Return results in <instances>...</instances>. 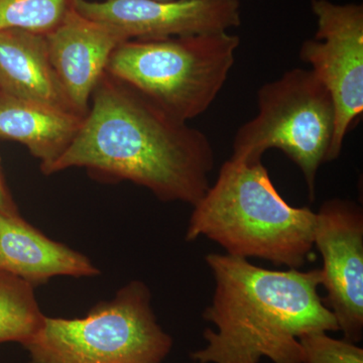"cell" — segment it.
<instances>
[{
	"instance_id": "obj_17",
	"label": "cell",
	"mask_w": 363,
	"mask_h": 363,
	"mask_svg": "<svg viewBox=\"0 0 363 363\" xmlns=\"http://www.w3.org/2000/svg\"><path fill=\"white\" fill-rule=\"evenodd\" d=\"M0 213L7 215H20L18 211L16 203L7 190L2 176L1 168H0Z\"/></svg>"
},
{
	"instance_id": "obj_18",
	"label": "cell",
	"mask_w": 363,
	"mask_h": 363,
	"mask_svg": "<svg viewBox=\"0 0 363 363\" xmlns=\"http://www.w3.org/2000/svg\"><path fill=\"white\" fill-rule=\"evenodd\" d=\"M162 1H171V0H162Z\"/></svg>"
},
{
	"instance_id": "obj_1",
	"label": "cell",
	"mask_w": 363,
	"mask_h": 363,
	"mask_svg": "<svg viewBox=\"0 0 363 363\" xmlns=\"http://www.w3.org/2000/svg\"><path fill=\"white\" fill-rule=\"evenodd\" d=\"M91 101L73 143L45 175L83 168L100 180L133 182L162 202L201 199L215 164L204 133L107 72Z\"/></svg>"
},
{
	"instance_id": "obj_3",
	"label": "cell",
	"mask_w": 363,
	"mask_h": 363,
	"mask_svg": "<svg viewBox=\"0 0 363 363\" xmlns=\"http://www.w3.org/2000/svg\"><path fill=\"white\" fill-rule=\"evenodd\" d=\"M193 207L187 241L204 236L227 255L296 269L314 250L316 212L284 200L262 160L230 157Z\"/></svg>"
},
{
	"instance_id": "obj_11",
	"label": "cell",
	"mask_w": 363,
	"mask_h": 363,
	"mask_svg": "<svg viewBox=\"0 0 363 363\" xmlns=\"http://www.w3.org/2000/svg\"><path fill=\"white\" fill-rule=\"evenodd\" d=\"M0 271L33 288L55 277L92 278L99 269L86 255L51 240L20 215L0 213Z\"/></svg>"
},
{
	"instance_id": "obj_15",
	"label": "cell",
	"mask_w": 363,
	"mask_h": 363,
	"mask_svg": "<svg viewBox=\"0 0 363 363\" xmlns=\"http://www.w3.org/2000/svg\"><path fill=\"white\" fill-rule=\"evenodd\" d=\"M71 0H0V30L47 35L65 18Z\"/></svg>"
},
{
	"instance_id": "obj_7",
	"label": "cell",
	"mask_w": 363,
	"mask_h": 363,
	"mask_svg": "<svg viewBox=\"0 0 363 363\" xmlns=\"http://www.w3.org/2000/svg\"><path fill=\"white\" fill-rule=\"evenodd\" d=\"M317 30L300 59L330 93L335 123L326 162L336 161L345 136L363 113V6L311 0Z\"/></svg>"
},
{
	"instance_id": "obj_14",
	"label": "cell",
	"mask_w": 363,
	"mask_h": 363,
	"mask_svg": "<svg viewBox=\"0 0 363 363\" xmlns=\"http://www.w3.org/2000/svg\"><path fill=\"white\" fill-rule=\"evenodd\" d=\"M44 319L35 288L13 274L0 271V344L23 345L39 330Z\"/></svg>"
},
{
	"instance_id": "obj_8",
	"label": "cell",
	"mask_w": 363,
	"mask_h": 363,
	"mask_svg": "<svg viewBox=\"0 0 363 363\" xmlns=\"http://www.w3.org/2000/svg\"><path fill=\"white\" fill-rule=\"evenodd\" d=\"M314 245L323 259L320 269L327 292L325 305L344 339L358 343L363 335V213L355 203L332 199L316 213Z\"/></svg>"
},
{
	"instance_id": "obj_12",
	"label": "cell",
	"mask_w": 363,
	"mask_h": 363,
	"mask_svg": "<svg viewBox=\"0 0 363 363\" xmlns=\"http://www.w3.org/2000/svg\"><path fill=\"white\" fill-rule=\"evenodd\" d=\"M0 93L79 114L52 68L43 33L0 30Z\"/></svg>"
},
{
	"instance_id": "obj_5",
	"label": "cell",
	"mask_w": 363,
	"mask_h": 363,
	"mask_svg": "<svg viewBox=\"0 0 363 363\" xmlns=\"http://www.w3.org/2000/svg\"><path fill=\"white\" fill-rule=\"evenodd\" d=\"M30 363H162L173 339L157 323L152 293L133 281L86 316H45L23 344Z\"/></svg>"
},
{
	"instance_id": "obj_16",
	"label": "cell",
	"mask_w": 363,
	"mask_h": 363,
	"mask_svg": "<svg viewBox=\"0 0 363 363\" xmlns=\"http://www.w3.org/2000/svg\"><path fill=\"white\" fill-rule=\"evenodd\" d=\"M328 332L315 331L298 337L302 363H363V350L346 339H335Z\"/></svg>"
},
{
	"instance_id": "obj_4",
	"label": "cell",
	"mask_w": 363,
	"mask_h": 363,
	"mask_svg": "<svg viewBox=\"0 0 363 363\" xmlns=\"http://www.w3.org/2000/svg\"><path fill=\"white\" fill-rule=\"evenodd\" d=\"M240 44L230 32L126 40L112 52L106 72L188 123L223 89Z\"/></svg>"
},
{
	"instance_id": "obj_13",
	"label": "cell",
	"mask_w": 363,
	"mask_h": 363,
	"mask_svg": "<svg viewBox=\"0 0 363 363\" xmlns=\"http://www.w3.org/2000/svg\"><path fill=\"white\" fill-rule=\"evenodd\" d=\"M84 116L0 93V138L25 145L43 174L77 135Z\"/></svg>"
},
{
	"instance_id": "obj_9",
	"label": "cell",
	"mask_w": 363,
	"mask_h": 363,
	"mask_svg": "<svg viewBox=\"0 0 363 363\" xmlns=\"http://www.w3.org/2000/svg\"><path fill=\"white\" fill-rule=\"evenodd\" d=\"M79 13L116 28L126 40L229 32L241 23L240 0H71Z\"/></svg>"
},
{
	"instance_id": "obj_2",
	"label": "cell",
	"mask_w": 363,
	"mask_h": 363,
	"mask_svg": "<svg viewBox=\"0 0 363 363\" xmlns=\"http://www.w3.org/2000/svg\"><path fill=\"white\" fill-rule=\"evenodd\" d=\"M205 262L215 288L202 316L215 330L205 329L206 346L191 353L195 363H302L300 336L339 331L318 292L320 269L274 271L227 253Z\"/></svg>"
},
{
	"instance_id": "obj_10",
	"label": "cell",
	"mask_w": 363,
	"mask_h": 363,
	"mask_svg": "<svg viewBox=\"0 0 363 363\" xmlns=\"http://www.w3.org/2000/svg\"><path fill=\"white\" fill-rule=\"evenodd\" d=\"M45 37L52 68L67 96L76 111L86 116L112 52L126 42L125 38L111 26L86 18L72 6Z\"/></svg>"
},
{
	"instance_id": "obj_6",
	"label": "cell",
	"mask_w": 363,
	"mask_h": 363,
	"mask_svg": "<svg viewBox=\"0 0 363 363\" xmlns=\"http://www.w3.org/2000/svg\"><path fill=\"white\" fill-rule=\"evenodd\" d=\"M257 106V116L234 136L231 157L262 160L267 150H281L302 172L314 201L335 123L330 93L311 69L294 68L259 88Z\"/></svg>"
},
{
	"instance_id": "obj_19",
	"label": "cell",
	"mask_w": 363,
	"mask_h": 363,
	"mask_svg": "<svg viewBox=\"0 0 363 363\" xmlns=\"http://www.w3.org/2000/svg\"><path fill=\"white\" fill-rule=\"evenodd\" d=\"M195 363V362H194Z\"/></svg>"
}]
</instances>
